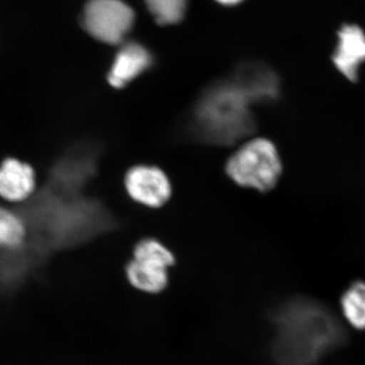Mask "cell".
Instances as JSON below:
<instances>
[{"instance_id": "cell-3", "label": "cell", "mask_w": 365, "mask_h": 365, "mask_svg": "<svg viewBox=\"0 0 365 365\" xmlns=\"http://www.w3.org/2000/svg\"><path fill=\"white\" fill-rule=\"evenodd\" d=\"M42 215V235L53 244H81L105 234L115 227V220L102 203L81 194H64L51 190L38 200Z\"/></svg>"}, {"instance_id": "cell-15", "label": "cell", "mask_w": 365, "mask_h": 365, "mask_svg": "<svg viewBox=\"0 0 365 365\" xmlns=\"http://www.w3.org/2000/svg\"><path fill=\"white\" fill-rule=\"evenodd\" d=\"M160 25H175L184 18L187 0H144Z\"/></svg>"}, {"instance_id": "cell-11", "label": "cell", "mask_w": 365, "mask_h": 365, "mask_svg": "<svg viewBox=\"0 0 365 365\" xmlns=\"http://www.w3.org/2000/svg\"><path fill=\"white\" fill-rule=\"evenodd\" d=\"M153 57L144 46L130 42L117 53L108 81L115 88H123L153 66Z\"/></svg>"}, {"instance_id": "cell-10", "label": "cell", "mask_w": 365, "mask_h": 365, "mask_svg": "<svg viewBox=\"0 0 365 365\" xmlns=\"http://www.w3.org/2000/svg\"><path fill=\"white\" fill-rule=\"evenodd\" d=\"M332 60L347 81H359L360 67L365 63V33L359 26L344 25L340 29Z\"/></svg>"}, {"instance_id": "cell-9", "label": "cell", "mask_w": 365, "mask_h": 365, "mask_svg": "<svg viewBox=\"0 0 365 365\" xmlns=\"http://www.w3.org/2000/svg\"><path fill=\"white\" fill-rule=\"evenodd\" d=\"M230 78L252 105L272 104L279 98V78L260 62H245L235 68Z\"/></svg>"}, {"instance_id": "cell-5", "label": "cell", "mask_w": 365, "mask_h": 365, "mask_svg": "<svg viewBox=\"0 0 365 365\" xmlns=\"http://www.w3.org/2000/svg\"><path fill=\"white\" fill-rule=\"evenodd\" d=\"M175 261L174 254L162 242L148 237L137 242L125 273L131 287L139 292L160 294L169 284V268Z\"/></svg>"}, {"instance_id": "cell-1", "label": "cell", "mask_w": 365, "mask_h": 365, "mask_svg": "<svg viewBox=\"0 0 365 365\" xmlns=\"http://www.w3.org/2000/svg\"><path fill=\"white\" fill-rule=\"evenodd\" d=\"M273 359L277 365H314L342 339L340 324L316 300L297 297L273 316Z\"/></svg>"}, {"instance_id": "cell-16", "label": "cell", "mask_w": 365, "mask_h": 365, "mask_svg": "<svg viewBox=\"0 0 365 365\" xmlns=\"http://www.w3.org/2000/svg\"><path fill=\"white\" fill-rule=\"evenodd\" d=\"M216 1L220 2L223 6H235V4L242 2V0H216Z\"/></svg>"}, {"instance_id": "cell-4", "label": "cell", "mask_w": 365, "mask_h": 365, "mask_svg": "<svg viewBox=\"0 0 365 365\" xmlns=\"http://www.w3.org/2000/svg\"><path fill=\"white\" fill-rule=\"evenodd\" d=\"M282 170L277 148L267 138L249 140L235 150L225 165L227 176L235 184L262 193L277 185Z\"/></svg>"}, {"instance_id": "cell-2", "label": "cell", "mask_w": 365, "mask_h": 365, "mask_svg": "<svg viewBox=\"0 0 365 365\" xmlns=\"http://www.w3.org/2000/svg\"><path fill=\"white\" fill-rule=\"evenodd\" d=\"M252 105L232 81L212 83L197 98L187 119L190 138L211 145H230L256 128Z\"/></svg>"}, {"instance_id": "cell-13", "label": "cell", "mask_w": 365, "mask_h": 365, "mask_svg": "<svg viewBox=\"0 0 365 365\" xmlns=\"http://www.w3.org/2000/svg\"><path fill=\"white\" fill-rule=\"evenodd\" d=\"M339 309L346 325L365 332V280L354 281L343 290Z\"/></svg>"}, {"instance_id": "cell-7", "label": "cell", "mask_w": 365, "mask_h": 365, "mask_svg": "<svg viewBox=\"0 0 365 365\" xmlns=\"http://www.w3.org/2000/svg\"><path fill=\"white\" fill-rule=\"evenodd\" d=\"M124 186L132 200L146 207H162L172 195L169 177L155 165L132 167L125 175Z\"/></svg>"}, {"instance_id": "cell-14", "label": "cell", "mask_w": 365, "mask_h": 365, "mask_svg": "<svg viewBox=\"0 0 365 365\" xmlns=\"http://www.w3.org/2000/svg\"><path fill=\"white\" fill-rule=\"evenodd\" d=\"M28 227L23 216L0 206V249L16 251L25 245Z\"/></svg>"}, {"instance_id": "cell-12", "label": "cell", "mask_w": 365, "mask_h": 365, "mask_svg": "<svg viewBox=\"0 0 365 365\" xmlns=\"http://www.w3.org/2000/svg\"><path fill=\"white\" fill-rule=\"evenodd\" d=\"M36 173L32 165L18 158H7L0 163V197L9 202L21 203L33 196Z\"/></svg>"}, {"instance_id": "cell-6", "label": "cell", "mask_w": 365, "mask_h": 365, "mask_svg": "<svg viewBox=\"0 0 365 365\" xmlns=\"http://www.w3.org/2000/svg\"><path fill=\"white\" fill-rule=\"evenodd\" d=\"M133 9L122 0H91L83 14V25L96 39L107 44L122 43L133 26Z\"/></svg>"}, {"instance_id": "cell-8", "label": "cell", "mask_w": 365, "mask_h": 365, "mask_svg": "<svg viewBox=\"0 0 365 365\" xmlns=\"http://www.w3.org/2000/svg\"><path fill=\"white\" fill-rule=\"evenodd\" d=\"M98 151L91 146L72 150L55 168L53 190L64 194H79L97 170Z\"/></svg>"}]
</instances>
